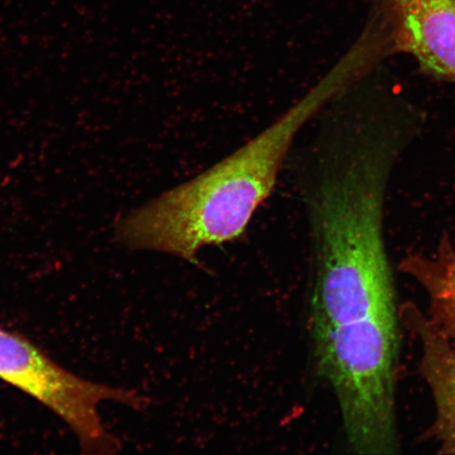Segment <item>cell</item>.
Segmentation results:
<instances>
[{
  "mask_svg": "<svg viewBox=\"0 0 455 455\" xmlns=\"http://www.w3.org/2000/svg\"><path fill=\"white\" fill-rule=\"evenodd\" d=\"M348 107L310 203L311 337L398 310L385 243L386 198L424 112L407 96L380 88L350 96Z\"/></svg>",
  "mask_w": 455,
  "mask_h": 455,
  "instance_id": "cell-1",
  "label": "cell"
},
{
  "mask_svg": "<svg viewBox=\"0 0 455 455\" xmlns=\"http://www.w3.org/2000/svg\"><path fill=\"white\" fill-rule=\"evenodd\" d=\"M372 66L352 44L326 76L270 126L240 149L186 183L130 210L114 236L131 250L197 264L201 250L240 238L268 199L301 128Z\"/></svg>",
  "mask_w": 455,
  "mask_h": 455,
  "instance_id": "cell-2",
  "label": "cell"
},
{
  "mask_svg": "<svg viewBox=\"0 0 455 455\" xmlns=\"http://www.w3.org/2000/svg\"><path fill=\"white\" fill-rule=\"evenodd\" d=\"M398 323L400 311H388L311 338L315 371L337 398L346 442L355 454L400 452Z\"/></svg>",
  "mask_w": 455,
  "mask_h": 455,
  "instance_id": "cell-3",
  "label": "cell"
},
{
  "mask_svg": "<svg viewBox=\"0 0 455 455\" xmlns=\"http://www.w3.org/2000/svg\"><path fill=\"white\" fill-rule=\"evenodd\" d=\"M0 379L43 403L70 427L84 454H116L122 449L100 415L101 403L133 409L148 406L133 390L92 382L62 368L20 333L0 327Z\"/></svg>",
  "mask_w": 455,
  "mask_h": 455,
  "instance_id": "cell-4",
  "label": "cell"
},
{
  "mask_svg": "<svg viewBox=\"0 0 455 455\" xmlns=\"http://www.w3.org/2000/svg\"><path fill=\"white\" fill-rule=\"evenodd\" d=\"M367 21L394 55L411 57L425 76L455 84V0H366Z\"/></svg>",
  "mask_w": 455,
  "mask_h": 455,
  "instance_id": "cell-5",
  "label": "cell"
},
{
  "mask_svg": "<svg viewBox=\"0 0 455 455\" xmlns=\"http://www.w3.org/2000/svg\"><path fill=\"white\" fill-rule=\"evenodd\" d=\"M401 312L419 341V373L434 401L435 419L427 437L437 443L440 454H455V345L414 304Z\"/></svg>",
  "mask_w": 455,
  "mask_h": 455,
  "instance_id": "cell-6",
  "label": "cell"
},
{
  "mask_svg": "<svg viewBox=\"0 0 455 455\" xmlns=\"http://www.w3.org/2000/svg\"><path fill=\"white\" fill-rule=\"evenodd\" d=\"M400 271L424 290L428 299L427 317L455 345V237L446 233L434 253L406 255Z\"/></svg>",
  "mask_w": 455,
  "mask_h": 455,
  "instance_id": "cell-7",
  "label": "cell"
},
{
  "mask_svg": "<svg viewBox=\"0 0 455 455\" xmlns=\"http://www.w3.org/2000/svg\"><path fill=\"white\" fill-rule=\"evenodd\" d=\"M365 26H366V25H365ZM367 27H369V26H367ZM369 28H371V27H369ZM374 31H375V30H374ZM375 32H377V31H375ZM377 33H378V32H377ZM378 34H379V33H378ZM380 37H382V36H380ZM382 38H383V37H382ZM383 39H384V38H383ZM386 44H387V43H386ZM387 45H388V44H387ZM388 48H389V47H388ZM389 50H390V49H389ZM390 52H391V51H390ZM391 54H392V53H391Z\"/></svg>",
  "mask_w": 455,
  "mask_h": 455,
  "instance_id": "cell-8",
  "label": "cell"
}]
</instances>
